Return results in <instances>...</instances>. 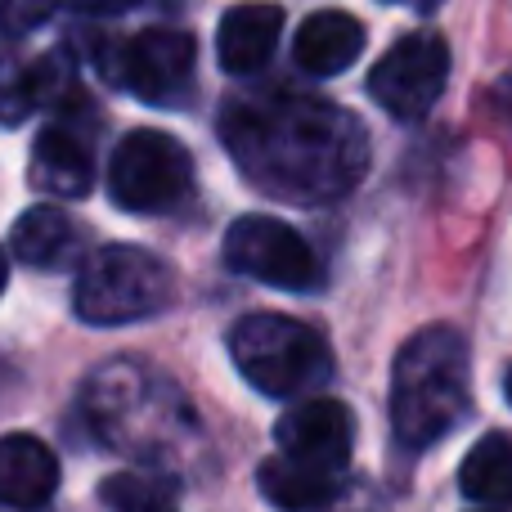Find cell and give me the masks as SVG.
I'll list each match as a JSON object with an SVG mask.
<instances>
[{
    "label": "cell",
    "mask_w": 512,
    "mask_h": 512,
    "mask_svg": "<svg viewBox=\"0 0 512 512\" xmlns=\"http://www.w3.org/2000/svg\"><path fill=\"white\" fill-rule=\"evenodd\" d=\"M221 140L243 180L279 203H333L369 167L364 126L315 95L234 99L221 113Z\"/></svg>",
    "instance_id": "1"
},
{
    "label": "cell",
    "mask_w": 512,
    "mask_h": 512,
    "mask_svg": "<svg viewBox=\"0 0 512 512\" xmlns=\"http://www.w3.org/2000/svg\"><path fill=\"white\" fill-rule=\"evenodd\" d=\"M472 409V355L459 328L436 324L409 337L391 373V432L409 454L445 441Z\"/></svg>",
    "instance_id": "2"
},
{
    "label": "cell",
    "mask_w": 512,
    "mask_h": 512,
    "mask_svg": "<svg viewBox=\"0 0 512 512\" xmlns=\"http://www.w3.org/2000/svg\"><path fill=\"white\" fill-rule=\"evenodd\" d=\"M59 490V459L41 436H0V504L32 512L50 504Z\"/></svg>",
    "instance_id": "10"
},
{
    "label": "cell",
    "mask_w": 512,
    "mask_h": 512,
    "mask_svg": "<svg viewBox=\"0 0 512 512\" xmlns=\"http://www.w3.org/2000/svg\"><path fill=\"white\" fill-rule=\"evenodd\" d=\"M9 248L32 270H63L77 256V225L59 207H27L14 221Z\"/></svg>",
    "instance_id": "15"
},
{
    "label": "cell",
    "mask_w": 512,
    "mask_h": 512,
    "mask_svg": "<svg viewBox=\"0 0 512 512\" xmlns=\"http://www.w3.org/2000/svg\"><path fill=\"white\" fill-rule=\"evenodd\" d=\"M5 283H9V261H5V248H0V292H5Z\"/></svg>",
    "instance_id": "22"
},
{
    "label": "cell",
    "mask_w": 512,
    "mask_h": 512,
    "mask_svg": "<svg viewBox=\"0 0 512 512\" xmlns=\"http://www.w3.org/2000/svg\"><path fill=\"white\" fill-rule=\"evenodd\" d=\"M171 292H176V274L162 256L135 243H108L77 270L72 310L95 328H113L167 310Z\"/></svg>",
    "instance_id": "4"
},
{
    "label": "cell",
    "mask_w": 512,
    "mask_h": 512,
    "mask_svg": "<svg viewBox=\"0 0 512 512\" xmlns=\"http://www.w3.org/2000/svg\"><path fill=\"white\" fill-rule=\"evenodd\" d=\"M140 0H68V9H77V14H90V18H117L126 14V9H135Z\"/></svg>",
    "instance_id": "19"
},
{
    "label": "cell",
    "mask_w": 512,
    "mask_h": 512,
    "mask_svg": "<svg viewBox=\"0 0 512 512\" xmlns=\"http://www.w3.org/2000/svg\"><path fill=\"white\" fill-rule=\"evenodd\" d=\"M499 99H504V108H512V72L499 81Z\"/></svg>",
    "instance_id": "21"
},
{
    "label": "cell",
    "mask_w": 512,
    "mask_h": 512,
    "mask_svg": "<svg viewBox=\"0 0 512 512\" xmlns=\"http://www.w3.org/2000/svg\"><path fill=\"white\" fill-rule=\"evenodd\" d=\"M225 261L243 279L279 292H315L324 283L315 248L288 221H274V216H239L225 234Z\"/></svg>",
    "instance_id": "6"
},
{
    "label": "cell",
    "mask_w": 512,
    "mask_h": 512,
    "mask_svg": "<svg viewBox=\"0 0 512 512\" xmlns=\"http://www.w3.org/2000/svg\"><path fill=\"white\" fill-rule=\"evenodd\" d=\"M459 486L472 504H486V508L512 504V436L504 432L481 436L459 468Z\"/></svg>",
    "instance_id": "16"
},
{
    "label": "cell",
    "mask_w": 512,
    "mask_h": 512,
    "mask_svg": "<svg viewBox=\"0 0 512 512\" xmlns=\"http://www.w3.org/2000/svg\"><path fill=\"white\" fill-rule=\"evenodd\" d=\"M382 5H405V9H418V14H432L441 0H382Z\"/></svg>",
    "instance_id": "20"
},
{
    "label": "cell",
    "mask_w": 512,
    "mask_h": 512,
    "mask_svg": "<svg viewBox=\"0 0 512 512\" xmlns=\"http://www.w3.org/2000/svg\"><path fill=\"white\" fill-rule=\"evenodd\" d=\"M256 486L283 512H315V508H324L328 499H337L342 481H337V472L310 468V463H297V459H288V454H274V459H265L261 468H256Z\"/></svg>",
    "instance_id": "14"
},
{
    "label": "cell",
    "mask_w": 512,
    "mask_h": 512,
    "mask_svg": "<svg viewBox=\"0 0 512 512\" xmlns=\"http://www.w3.org/2000/svg\"><path fill=\"white\" fill-rule=\"evenodd\" d=\"M54 0H0V32L5 36H23L32 27H41L50 18Z\"/></svg>",
    "instance_id": "18"
},
{
    "label": "cell",
    "mask_w": 512,
    "mask_h": 512,
    "mask_svg": "<svg viewBox=\"0 0 512 512\" xmlns=\"http://www.w3.org/2000/svg\"><path fill=\"white\" fill-rule=\"evenodd\" d=\"M274 441L288 459L324 472H342L355 450V418L342 400H301L274 423Z\"/></svg>",
    "instance_id": "9"
},
{
    "label": "cell",
    "mask_w": 512,
    "mask_h": 512,
    "mask_svg": "<svg viewBox=\"0 0 512 512\" xmlns=\"http://www.w3.org/2000/svg\"><path fill=\"white\" fill-rule=\"evenodd\" d=\"M450 81V45L441 32H405L378 68L369 72V95L396 122H418L436 108Z\"/></svg>",
    "instance_id": "7"
},
{
    "label": "cell",
    "mask_w": 512,
    "mask_h": 512,
    "mask_svg": "<svg viewBox=\"0 0 512 512\" xmlns=\"http://www.w3.org/2000/svg\"><path fill=\"white\" fill-rule=\"evenodd\" d=\"M194 185L185 144L167 131H131L108 162V194L122 212L153 216L176 207Z\"/></svg>",
    "instance_id": "5"
},
{
    "label": "cell",
    "mask_w": 512,
    "mask_h": 512,
    "mask_svg": "<svg viewBox=\"0 0 512 512\" xmlns=\"http://www.w3.org/2000/svg\"><path fill=\"white\" fill-rule=\"evenodd\" d=\"M90 144L81 135L63 131V126H50L41 131L32 149V185L45 189L54 198H86L90 194Z\"/></svg>",
    "instance_id": "13"
},
{
    "label": "cell",
    "mask_w": 512,
    "mask_h": 512,
    "mask_svg": "<svg viewBox=\"0 0 512 512\" xmlns=\"http://www.w3.org/2000/svg\"><path fill=\"white\" fill-rule=\"evenodd\" d=\"M108 512H180L176 481L158 477V472H113L99 486Z\"/></svg>",
    "instance_id": "17"
},
{
    "label": "cell",
    "mask_w": 512,
    "mask_h": 512,
    "mask_svg": "<svg viewBox=\"0 0 512 512\" xmlns=\"http://www.w3.org/2000/svg\"><path fill=\"white\" fill-rule=\"evenodd\" d=\"M283 32V9L265 5V0H252V5H234L230 14L216 27V59H221L225 72L234 77H248V72H261L270 63L274 45H279Z\"/></svg>",
    "instance_id": "12"
},
{
    "label": "cell",
    "mask_w": 512,
    "mask_h": 512,
    "mask_svg": "<svg viewBox=\"0 0 512 512\" xmlns=\"http://www.w3.org/2000/svg\"><path fill=\"white\" fill-rule=\"evenodd\" d=\"M230 360L261 396L288 400L319 387L333 369L324 337L292 315H243L230 328Z\"/></svg>",
    "instance_id": "3"
},
{
    "label": "cell",
    "mask_w": 512,
    "mask_h": 512,
    "mask_svg": "<svg viewBox=\"0 0 512 512\" xmlns=\"http://www.w3.org/2000/svg\"><path fill=\"white\" fill-rule=\"evenodd\" d=\"M504 391H508V400H512V373H508V382H504Z\"/></svg>",
    "instance_id": "23"
},
{
    "label": "cell",
    "mask_w": 512,
    "mask_h": 512,
    "mask_svg": "<svg viewBox=\"0 0 512 512\" xmlns=\"http://www.w3.org/2000/svg\"><path fill=\"white\" fill-rule=\"evenodd\" d=\"M194 59L198 45L180 27H149V32L117 41L113 50L99 54L104 77L113 86L131 90L144 104H171V99L185 95L189 77H194Z\"/></svg>",
    "instance_id": "8"
},
{
    "label": "cell",
    "mask_w": 512,
    "mask_h": 512,
    "mask_svg": "<svg viewBox=\"0 0 512 512\" xmlns=\"http://www.w3.org/2000/svg\"><path fill=\"white\" fill-rule=\"evenodd\" d=\"M364 41H369V32H364V23L355 14H346V9H319V14H310L297 27L292 59L310 77H337V72H346L364 54Z\"/></svg>",
    "instance_id": "11"
}]
</instances>
